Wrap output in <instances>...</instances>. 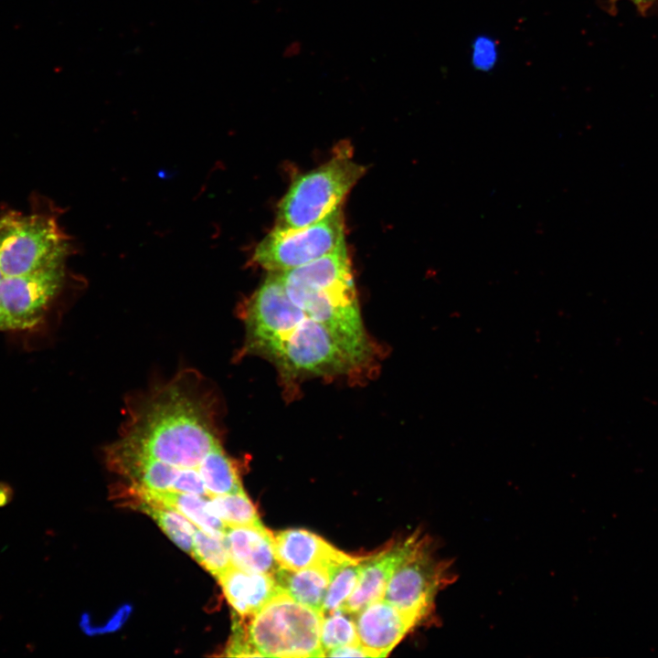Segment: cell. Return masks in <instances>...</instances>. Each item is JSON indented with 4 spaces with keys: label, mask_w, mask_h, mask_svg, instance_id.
Instances as JSON below:
<instances>
[{
    "label": "cell",
    "mask_w": 658,
    "mask_h": 658,
    "mask_svg": "<svg viewBox=\"0 0 658 658\" xmlns=\"http://www.w3.org/2000/svg\"><path fill=\"white\" fill-rule=\"evenodd\" d=\"M191 556L216 578L232 565L225 537L210 536L197 527Z\"/></svg>",
    "instance_id": "21"
},
{
    "label": "cell",
    "mask_w": 658,
    "mask_h": 658,
    "mask_svg": "<svg viewBox=\"0 0 658 658\" xmlns=\"http://www.w3.org/2000/svg\"><path fill=\"white\" fill-rule=\"evenodd\" d=\"M320 639L324 654L336 647L359 643L354 614L341 609L323 615Z\"/></svg>",
    "instance_id": "22"
},
{
    "label": "cell",
    "mask_w": 658,
    "mask_h": 658,
    "mask_svg": "<svg viewBox=\"0 0 658 658\" xmlns=\"http://www.w3.org/2000/svg\"><path fill=\"white\" fill-rule=\"evenodd\" d=\"M125 490L129 494L126 497L127 504L152 517L171 541L180 549L192 555L194 534L196 528L192 522L176 510L150 496L140 486L130 484Z\"/></svg>",
    "instance_id": "15"
},
{
    "label": "cell",
    "mask_w": 658,
    "mask_h": 658,
    "mask_svg": "<svg viewBox=\"0 0 658 658\" xmlns=\"http://www.w3.org/2000/svg\"><path fill=\"white\" fill-rule=\"evenodd\" d=\"M206 506L227 526L261 524L255 506L245 492L209 496Z\"/></svg>",
    "instance_id": "19"
},
{
    "label": "cell",
    "mask_w": 658,
    "mask_h": 658,
    "mask_svg": "<svg viewBox=\"0 0 658 658\" xmlns=\"http://www.w3.org/2000/svg\"><path fill=\"white\" fill-rule=\"evenodd\" d=\"M72 249L54 215L11 213L0 218V268L4 276L22 275L65 262Z\"/></svg>",
    "instance_id": "5"
},
{
    "label": "cell",
    "mask_w": 658,
    "mask_h": 658,
    "mask_svg": "<svg viewBox=\"0 0 658 658\" xmlns=\"http://www.w3.org/2000/svg\"><path fill=\"white\" fill-rule=\"evenodd\" d=\"M418 536L419 534L415 533L377 555L365 557L358 582L343 610L355 614L368 604L381 600L389 578L409 555Z\"/></svg>",
    "instance_id": "12"
},
{
    "label": "cell",
    "mask_w": 658,
    "mask_h": 658,
    "mask_svg": "<svg viewBox=\"0 0 658 658\" xmlns=\"http://www.w3.org/2000/svg\"><path fill=\"white\" fill-rule=\"evenodd\" d=\"M248 353L273 363L297 324L306 316L287 295L277 272H271L243 307Z\"/></svg>",
    "instance_id": "8"
},
{
    "label": "cell",
    "mask_w": 658,
    "mask_h": 658,
    "mask_svg": "<svg viewBox=\"0 0 658 658\" xmlns=\"http://www.w3.org/2000/svg\"><path fill=\"white\" fill-rule=\"evenodd\" d=\"M66 278L65 262L0 281V305L14 330L35 327L60 292Z\"/></svg>",
    "instance_id": "9"
},
{
    "label": "cell",
    "mask_w": 658,
    "mask_h": 658,
    "mask_svg": "<svg viewBox=\"0 0 658 658\" xmlns=\"http://www.w3.org/2000/svg\"><path fill=\"white\" fill-rule=\"evenodd\" d=\"M172 491L208 497L199 469L196 468H179Z\"/></svg>",
    "instance_id": "25"
},
{
    "label": "cell",
    "mask_w": 658,
    "mask_h": 658,
    "mask_svg": "<svg viewBox=\"0 0 658 658\" xmlns=\"http://www.w3.org/2000/svg\"><path fill=\"white\" fill-rule=\"evenodd\" d=\"M236 616L233 621V633L226 649V655L239 657H255L260 656L258 652L250 643L246 626V617L240 616L235 612Z\"/></svg>",
    "instance_id": "24"
},
{
    "label": "cell",
    "mask_w": 658,
    "mask_h": 658,
    "mask_svg": "<svg viewBox=\"0 0 658 658\" xmlns=\"http://www.w3.org/2000/svg\"><path fill=\"white\" fill-rule=\"evenodd\" d=\"M3 277H4V275H3L2 271H1V268H0V281L3 279Z\"/></svg>",
    "instance_id": "30"
},
{
    "label": "cell",
    "mask_w": 658,
    "mask_h": 658,
    "mask_svg": "<svg viewBox=\"0 0 658 658\" xmlns=\"http://www.w3.org/2000/svg\"><path fill=\"white\" fill-rule=\"evenodd\" d=\"M334 571L325 567L289 569L281 566L273 577L278 586L293 600L322 614L324 600Z\"/></svg>",
    "instance_id": "16"
},
{
    "label": "cell",
    "mask_w": 658,
    "mask_h": 658,
    "mask_svg": "<svg viewBox=\"0 0 658 658\" xmlns=\"http://www.w3.org/2000/svg\"><path fill=\"white\" fill-rule=\"evenodd\" d=\"M342 207L300 228L274 227L254 248L250 262L271 272L287 271L345 247Z\"/></svg>",
    "instance_id": "7"
},
{
    "label": "cell",
    "mask_w": 658,
    "mask_h": 658,
    "mask_svg": "<svg viewBox=\"0 0 658 658\" xmlns=\"http://www.w3.org/2000/svg\"><path fill=\"white\" fill-rule=\"evenodd\" d=\"M277 274L291 301L305 315L352 344L371 350L345 246L308 264Z\"/></svg>",
    "instance_id": "1"
},
{
    "label": "cell",
    "mask_w": 658,
    "mask_h": 658,
    "mask_svg": "<svg viewBox=\"0 0 658 658\" xmlns=\"http://www.w3.org/2000/svg\"><path fill=\"white\" fill-rule=\"evenodd\" d=\"M273 541L280 565L289 569L325 567L335 570L356 558L305 529L279 531L273 535Z\"/></svg>",
    "instance_id": "11"
},
{
    "label": "cell",
    "mask_w": 658,
    "mask_h": 658,
    "mask_svg": "<svg viewBox=\"0 0 658 658\" xmlns=\"http://www.w3.org/2000/svg\"><path fill=\"white\" fill-rule=\"evenodd\" d=\"M323 615L281 589L247 618L249 640L260 656L324 657L320 632Z\"/></svg>",
    "instance_id": "3"
},
{
    "label": "cell",
    "mask_w": 658,
    "mask_h": 658,
    "mask_svg": "<svg viewBox=\"0 0 658 658\" xmlns=\"http://www.w3.org/2000/svg\"><path fill=\"white\" fill-rule=\"evenodd\" d=\"M14 330L11 321L0 305V331Z\"/></svg>",
    "instance_id": "29"
},
{
    "label": "cell",
    "mask_w": 658,
    "mask_h": 658,
    "mask_svg": "<svg viewBox=\"0 0 658 658\" xmlns=\"http://www.w3.org/2000/svg\"><path fill=\"white\" fill-rule=\"evenodd\" d=\"M455 578L451 561L440 557L432 541L419 534L412 549L389 578L382 599L421 624L432 623L438 593Z\"/></svg>",
    "instance_id": "6"
},
{
    "label": "cell",
    "mask_w": 658,
    "mask_h": 658,
    "mask_svg": "<svg viewBox=\"0 0 658 658\" xmlns=\"http://www.w3.org/2000/svg\"><path fill=\"white\" fill-rule=\"evenodd\" d=\"M359 644L369 657H386L421 622L381 599L354 614Z\"/></svg>",
    "instance_id": "10"
},
{
    "label": "cell",
    "mask_w": 658,
    "mask_h": 658,
    "mask_svg": "<svg viewBox=\"0 0 658 658\" xmlns=\"http://www.w3.org/2000/svg\"><path fill=\"white\" fill-rule=\"evenodd\" d=\"M207 495L244 493L234 462L224 451L223 445L215 448L199 468Z\"/></svg>",
    "instance_id": "18"
},
{
    "label": "cell",
    "mask_w": 658,
    "mask_h": 658,
    "mask_svg": "<svg viewBox=\"0 0 658 658\" xmlns=\"http://www.w3.org/2000/svg\"><path fill=\"white\" fill-rule=\"evenodd\" d=\"M500 55L498 40L487 34L476 36L471 44V63L478 71H492Z\"/></svg>",
    "instance_id": "23"
},
{
    "label": "cell",
    "mask_w": 658,
    "mask_h": 658,
    "mask_svg": "<svg viewBox=\"0 0 658 658\" xmlns=\"http://www.w3.org/2000/svg\"><path fill=\"white\" fill-rule=\"evenodd\" d=\"M328 657H369L367 652L359 644H348L334 648L325 653Z\"/></svg>",
    "instance_id": "26"
},
{
    "label": "cell",
    "mask_w": 658,
    "mask_h": 658,
    "mask_svg": "<svg viewBox=\"0 0 658 658\" xmlns=\"http://www.w3.org/2000/svg\"><path fill=\"white\" fill-rule=\"evenodd\" d=\"M225 542L232 565L241 569L273 576L281 567L273 535L262 524L227 526Z\"/></svg>",
    "instance_id": "13"
},
{
    "label": "cell",
    "mask_w": 658,
    "mask_h": 658,
    "mask_svg": "<svg viewBox=\"0 0 658 658\" xmlns=\"http://www.w3.org/2000/svg\"><path fill=\"white\" fill-rule=\"evenodd\" d=\"M217 578L235 612L247 618L256 614L281 590L272 575L244 570L234 565Z\"/></svg>",
    "instance_id": "14"
},
{
    "label": "cell",
    "mask_w": 658,
    "mask_h": 658,
    "mask_svg": "<svg viewBox=\"0 0 658 658\" xmlns=\"http://www.w3.org/2000/svg\"><path fill=\"white\" fill-rule=\"evenodd\" d=\"M371 351L306 315L289 334L273 363L288 378L345 375L365 366Z\"/></svg>",
    "instance_id": "4"
},
{
    "label": "cell",
    "mask_w": 658,
    "mask_h": 658,
    "mask_svg": "<svg viewBox=\"0 0 658 658\" xmlns=\"http://www.w3.org/2000/svg\"><path fill=\"white\" fill-rule=\"evenodd\" d=\"M14 489L5 482H0V507L7 505L14 498Z\"/></svg>",
    "instance_id": "27"
},
{
    "label": "cell",
    "mask_w": 658,
    "mask_h": 658,
    "mask_svg": "<svg viewBox=\"0 0 658 658\" xmlns=\"http://www.w3.org/2000/svg\"><path fill=\"white\" fill-rule=\"evenodd\" d=\"M145 491L153 498L182 514L207 534L216 537H225L227 525L207 511L206 506L207 499L205 496L174 491L156 492L148 489Z\"/></svg>",
    "instance_id": "17"
},
{
    "label": "cell",
    "mask_w": 658,
    "mask_h": 658,
    "mask_svg": "<svg viewBox=\"0 0 658 658\" xmlns=\"http://www.w3.org/2000/svg\"><path fill=\"white\" fill-rule=\"evenodd\" d=\"M613 4L621 1V0H610ZM633 4V5L637 8V10L642 13L645 14L651 8H653L655 5L658 4V0H628Z\"/></svg>",
    "instance_id": "28"
},
{
    "label": "cell",
    "mask_w": 658,
    "mask_h": 658,
    "mask_svg": "<svg viewBox=\"0 0 658 658\" xmlns=\"http://www.w3.org/2000/svg\"><path fill=\"white\" fill-rule=\"evenodd\" d=\"M363 559L356 557L334 571L324 600L323 615L343 609L358 582Z\"/></svg>",
    "instance_id": "20"
},
{
    "label": "cell",
    "mask_w": 658,
    "mask_h": 658,
    "mask_svg": "<svg viewBox=\"0 0 658 658\" xmlns=\"http://www.w3.org/2000/svg\"><path fill=\"white\" fill-rule=\"evenodd\" d=\"M366 167L342 146L322 165L298 175L280 201L276 226L300 228L314 224L342 207V202L363 176Z\"/></svg>",
    "instance_id": "2"
}]
</instances>
